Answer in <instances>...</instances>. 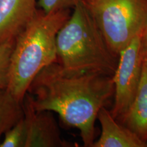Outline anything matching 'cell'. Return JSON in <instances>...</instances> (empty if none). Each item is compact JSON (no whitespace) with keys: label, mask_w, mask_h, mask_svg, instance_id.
Segmentation results:
<instances>
[{"label":"cell","mask_w":147,"mask_h":147,"mask_svg":"<svg viewBox=\"0 0 147 147\" xmlns=\"http://www.w3.org/2000/svg\"><path fill=\"white\" fill-rule=\"evenodd\" d=\"M38 0H0V42L13 41L33 19Z\"/></svg>","instance_id":"52a82bcc"},{"label":"cell","mask_w":147,"mask_h":147,"mask_svg":"<svg viewBox=\"0 0 147 147\" xmlns=\"http://www.w3.org/2000/svg\"><path fill=\"white\" fill-rule=\"evenodd\" d=\"M97 119L100 123L102 132L92 147H147V142L119 123L105 106L99 111Z\"/></svg>","instance_id":"ba28073f"},{"label":"cell","mask_w":147,"mask_h":147,"mask_svg":"<svg viewBox=\"0 0 147 147\" xmlns=\"http://www.w3.org/2000/svg\"><path fill=\"white\" fill-rule=\"evenodd\" d=\"M82 0H38L37 5L45 13L74 8Z\"/></svg>","instance_id":"4fadbf2b"},{"label":"cell","mask_w":147,"mask_h":147,"mask_svg":"<svg viewBox=\"0 0 147 147\" xmlns=\"http://www.w3.org/2000/svg\"><path fill=\"white\" fill-rule=\"evenodd\" d=\"M114 92L113 76L69 72L57 61L38 74L27 93L35 109L57 113L64 123L79 130L84 146L92 147L97 115Z\"/></svg>","instance_id":"6da1fadb"},{"label":"cell","mask_w":147,"mask_h":147,"mask_svg":"<svg viewBox=\"0 0 147 147\" xmlns=\"http://www.w3.org/2000/svg\"><path fill=\"white\" fill-rule=\"evenodd\" d=\"M113 52L119 55L147 24V0H82Z\"/></svg>","instance_id":"277c9868"},{"label":"cell","mask_w":147,"mask_h":147,"mask_svg":"<svg viewBox=\"0 0 147 147\" xmlns=\"http://www.w3.org/2000/svg\"><path fill=\"white\" fill-rule=\"evenodd\" d=\"M118 121L147 142V59H144L142 76L135 97Z\"/></svg>","instance_id":"9c48e42d"},{"label":"cell","mask_w":147,"mask_h":147,"mask_svg":"<svg viewBox=\"0 0 147 147\" xmlns=\"http://www.w3.org/2000/svg\"><path fill=\"white\" fill-rule=\"evenodd\" d=\"M56 47L58 62L65 71L115 74L119 55L108 45L82 1L58 32Z\"/></svg>","instance_id":"3957f363"},{"label":"cell","mask_w":147,"mask_h":147,"mask_svg":"<svg viewBox=\"0 0 147 147\" xmlns=\"http://www.w3.org/2000/svg\"><path fill=\"white\" fill-rule=\"evenodd\" d=\"M70 14V10L45 13L38 9L16 37L7 89L19 102H23L38 74L46 66L57 61V36Z\"/></svg>","instance_id":"7a4b0ae2"},{"label":"cell","mask_w":147,"mask_h":147,"mask_svg":"<svg viewBox=\"0 0 147 147\" xmlns=\"http://www.w3.org/2000/svg\"><path fill=\"white\" fill-rule=\"evenodd\" d=\"M24 119L26 125L25 147H69L64 140L53 112L35 109L28 93L23 100Z\"/></svg>","instance_id":"8992f818"},{"label":"cell","mask_w":147,"mask_h":147,"mask_svg":"<svg viewBox=\"0 0 147 147\" xmlns=\"http://www.w3.org/2000/svg\"><path fill=\"white\" fill-rule=\"evenodd\" d=\"M140 37L141 34L134 38L119 53L118 65L113 75L115 101L110 110L117 121L129 107L140 82L144 62Z\"/></svg>","instance_id":"5b68a950"},{"label":"cell","mask_w":147,"mask_h":147,"mask_svg":"<svg viewBox=\"0 0 147 147\" xmlns=\"http://www.w3.org/2000/svg\"><path fill=\"white\" fill-rule=\"evenodd\" d=\"M24 116L23 104L7 89H0V139Z\"/></svg>","instance_id":"30bf717a"},{"label":"cell","mask_w":147,"mask_h":147,"mask_svg":"<svg viewBox=\"0 0 147 147\" xmlns=\"http://www.w3.org/2000/svg\"><path fill=\"white\" fill-rule=\"evenodd\" d=\"M14 42L15 40L0 42V89L8 88Z\"/></svg>","instance_id":"8fae6325"},{"label":"cell","mask_w":147,"mask_h":147,"mask_svg":"<svg viewBox=\"0 0 147 147\" xmlns=\"http://www.w3.org/2000/svg\"><path fill=\"white\" fill-rule=\"evenodd\" d=\"M140 43L143 57L144 59H147V24L141 34Z\"/></svg>","instance_id":"5bb4252c"},{"label":"cell","mask_w":147,"mask_h":147,"mask_svg":"<svg viewBox=\"0 0 147 147\" xmlns=\"http://www.w3.org/2000/svg\"><path fill=\"white\" fill-rule=\"evenodd\" d=\"M26 139V125L24 116L5 133L0 147H25Z\"/></svg>","instance_id":"7c38bea8"}]
</instances>
